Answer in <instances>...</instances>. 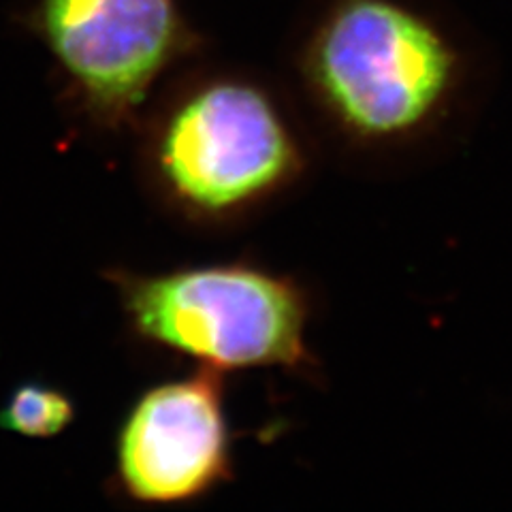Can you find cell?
Masks as SVG:
<instances>
[{"label":"cell","mask_w":512,"mask_h":512,"mask_svg":"<svg viewBox=\"0 0 512 512\" xmlns=\"http://www.w3.org/2000/svg\"><path fill=\"white\" fill-rule=\"evenodd\" d=\"M303 77L329 131L382 152L438 131L457 101L461 58L434 22L395 0H342L312 37Z\"/></svg>","instance_id":"obj_2"},{"label":"cell","mask_w":512,"mask_h":512,"mask_svg":"<svg viewBox=\"0 0 512 512\" xmlns=\"http://www.w3.org/2000/svg\"><path fill=\"white\" fill-rule=\"evenodd\" d=\"M222 376L199 365L135 399L114 442V483L122 498L150 508L184 506L233 478Z\"/></svg>","instance_id":"obj_4"},{"label":"cell","mask_w":512,"mask_h":512,"mask_svg":"<svg viewBox=\"0 0 512 512\" xmlns=\"http://www.w3.org/2000/svg\"><path fill=\"white\" fill-rule=\"evenodd\" d=\"M43 35L94 126L137 122L180 47L171 0H45Z\"/></svg>","instance_id":"obj_5"},{"label":"cell","mask_w":512,"mask_h":512,"mask_svg":"<svg viewBox=\"0 0 512 512\" xmlns=\"http://www.w3.org/2000/svg\"><path fill=\"white\" fill-rule=\"evenodd\" d=\"M73 421L75 404L71 395L43 382L20 384L0 406V429L30 440L56 438Z\"/></svg>","instance_id":"obj_6"},{"label":"cell","mask_w":512,"mask_h":512,"mask_svg":"<svg viewBox=\"0 0 512 512\" xmlns=\"http://www.w3.org/2000/svg\"><path fill=\"white\" fill-rule=\"evenodd\" d=\"M126 325L141 342L216 372L308 370L310 299L295 278L252 263L135 274L107 271Z\"/></svg>","instance_id":"obj_3"},{"label":"cell","mask_w":512,"mask_h":512,"mask_svg":"<svg viewBox=\"0 0 512 512\" xmlns=\"http://www.w3.org/2000/svg\"><path fill=\"white\" fill-rule=\"evenodd\" d=\"M141 169L171 214L227 227L295 188L308 171V148L269 90L214 77L175 94L146 120Z\"/></svg>","instance_id":"obj_1"}]
</instances>
